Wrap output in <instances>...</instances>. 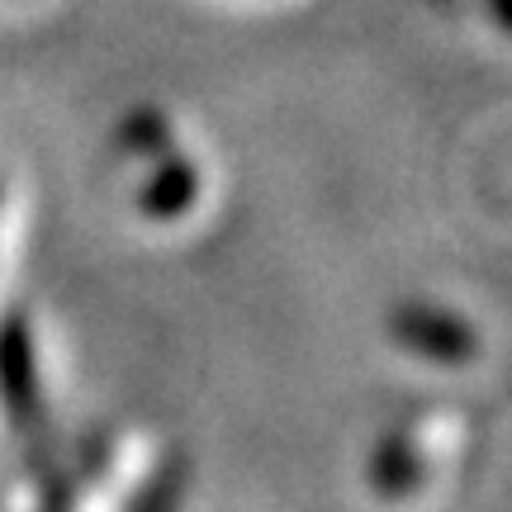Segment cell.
Masks as SVG:
<instances>
[{"instance_id": "obj_5", "label": "cell", "mask_w": 512, "mask_h": 512, "mask_svg": "<svg viewBox=\"0 0 512 512\" xmlns=\"http://www.w3.org/2000/svg\"><path fill=\"white\" fill-rule=\"evenodd\" d=\"M489 10H494V19L512 34V0H489Z\"/></svg>"}, {"instance_id": "obj_3", "label": "cell", "mask_w": 512, "mask_h": 512, "mask_svg": "<svg viewBox=\"0 0 512 512\" xmlns=\"http://www.w3.org/2000/svg\"><path fill=\"white\" fill-rule=\"evenodd\" d=\"M422 479V460L418 451L408 446V437H389L370 460V484L380 494H408L413 484Z\"/></svg>"}, {"instance_id": "obj_1", "label": "cell", "mask_w": 512, "mask_h": 512, "mask_svg": "<svg viewBox=\"0 0 512 512\" xmlns=\"http://www.w3.org/2000/svg\"><path fill=\"white\" fill-rule=\"evenodd\" d=\"M389 332L399 337L408 351H422L441 366H460L475 356V332L465 318H456L451 309H437V304H403L394 318H389Z\"/></svg>"}, {"instance_id": "obj_4", "label": "cell", "mask_w": 512, "mask_h": 512, "mask_svg": "<svg viewBox=\"0 0 512 512\" xmlns=\"http://www.w3.org/2000/svg\"><path fill=\"white\" fill-rule=\"evenodd\" d=\"M124 147L128 152H143V157L166 152V119L157 110H138L124 124Z\"/></svg>"}, {"instance_id": "obj_2", "label": "cell", "mask_w": 512, "mask_h": 512, "mask_svg": "<svg viewBox=\"0 0 512 512\" xmlns=\"http://www.w3.org/2000/svg\"><path fill=\"white\" fill-rule=\"evenodd\" d=\"M195 195H200V171H195V162L166 157L162 171L143 185L138 204H143L147 219H176V214H185V209H190V200H195Z\"/></svg>"}]
</instances>
